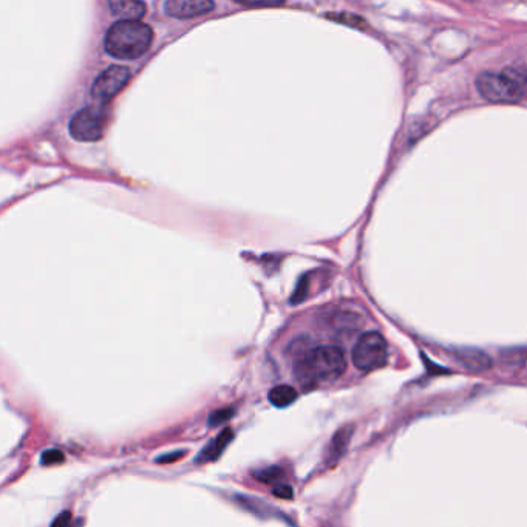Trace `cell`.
<instances>
[{
  "label": "cell",
  "instance_id": "obj_1",
  "mask_svg": "<svg viewBox=\"0 0 527 527\" xmlns=\"http://www.w3.org/2000/svg\"><path fill=\"white\" fill-rule=\"evenodd\" d=\"M153 41V30L140 21H119L107 31L104 48L107 55L130 61L146 55Z\"/></svg>",
  "mask_w": 527,
  "mask_h": 527
},
{
  "label": "cell",
  "instance_id": "obj_2",
  "mask_svg": "<svg viewBox=\"0 0 527 527\" xmlns=\"http://www.w3.org/2000/svg\"><path fill=\"white\" fill-rule=\"evenodd\" d=\"M296 371L302 379L310 381H336L347 370L344 351L333 345H322L308 351L297 362Z\"/></svg>",
  "mask_w": 527,
  "mask_h": 527
},
{
  "label": "cell",
  "instance_id": "obj_3",
  "mask_svg": "<svg viewBox=\"0 0 527 527\" xmlns=\"http://www.w3.org/2000/svg\"><path fill=\"white\" fill-rule=\"evenodd\" d=\"M388 348L382 334H362L353 350V364L361 371H374L387 364Z\"/></svg>",
  "mask_w": 527,
  "mask_h": 527
},
{
  "label": "cell",
  "instance_id": "obj_4",
  "mask_svg": "<svg viewBox=\"0 0 527 527\" xmlns=\"http://www.w3.org/2000/svg\"><path fill=\"white\" fill-rule=\"evenodd\" d=\"M107 126V115L104 110L99 107H85V109L79 110L72 121H70V135L75 138L76 141H82V143H93V141L101 140L104 135V130Z\"/></svg>",
  "mask_w": 527,
  "mask_h": 527
},
{
  "label": "cell",
  "instance_id": "obj_5",
  "mask_svg": "<svg viewBox=\"0 0 527 527\" xmlns=\"http://www.w3.org/2000/svg\"><path fill=\"white\" fill-rule=\"evenodd\" d=\"M476 89L490 102H520L514 82L510 81L506 72L481 73L476 78Z\"/></svg>",
  "mask_w": 527,
  "mask_h": 527
},
{
  "label": "cell",
  "instance_id": "obj_6",
  "mask_svg": "<svg viewBox=\"0 0 527 527\" xmlns=\"http://www.w3.org/2000/svg\"><path fill=\"white\" fill-rule=\"evenodd\" d=\"M130 70L124 65L106 68L92 85V96L99 102H109L129 84Z\"/></svg>",
  "mask_w": 527,
  "mask_h": 527
},
{
  "label": "cell",
  "instance_id": "obj_7",
  "mask_svg": "<svg viewBox=\"0 0 527 527\" xmlns=\"http://www.w3.org/2000/svg\"><path fill=\"white\" fill-rule=\"evenodd\" d=\"M214 2L209 0H169L164 4V13L175 19H192L214 10Z\"/></svg>",
  "mask_w": 527,
  "mask_h": 527
},
{
  "label": "cell",
  "instance_id": "obj_8",
  "mask_svg": "<svg viewBox=\"0 0 527 527\" xmlns=\"http://www.w3.org/2000/svg\"><path fill=\"white\" fill-rule=\"evenodd\" d=\"M232 439H234V432L231 429H225L214 441L209 442L208 446L204 447L201 450L200 455L197 456L198 464L209 463V461H215V459L220 458L221 453L225 452L226 447L231 444Z\"/></svg>",
  "mask_w": 527,
  "mask_h": 527
},
{
  "label": "cell",
  "instance_id": "obj_9",
  "mask_svg": "<svg viewBox=\"0 0 527 527\" xmlns=\"http://www.w3.org/2000/svg\"><path fill=\"white\" fill-rule=\"evenodd\" d=\"M113 16L121 17L123 21H138L146 14V5L135 0H113L109 2Z\"/></svg>",
  "mask_w": 527,
  "mask_h": 527
},
{
  "label": "cell",
  "instance_id": "obj_10",
  "mask_svg": "<svg viewBox=\"0 0 527 527\" xmlns=\"http://www.w3.org/2000/svg\"><path fill=\"white\" fill-rule=\"evenodd\" d=\"M351 435H353V427L347 425L344 429H340L336 435L333 436L330 447H328V464L333 466L339 461L344 453L347 452L348 444H350Z\"/></svg>",
  "mask_w": 527,
  "mask_h": 527
},
{
  "label": "cell",
  "instance_id": "obj_11",
  "mask_svg": "<svg viewBox=\"0 0 527 527\" xmlns=\"http://www.w3.org/2000/svg\"><path fill=\"white\" fill-rule=\"evenodd\" d=\"M456 357H458L459 362L464 367L470 368L473 371H483L492 367V362H490L489 357L481 353V351H461V353L456 354Z\"/></svg>",
  "mask_w": 527,
  "mask_h": 527
},
{
  "label": "cell",
  "instance_id": "obj_12",
  "mask_svg": "<svg viewBox=\"0 0 527 527\" xmlns=\"http://www.w3.org/2000/svg\"><path fill=\"white\" fill-rule=\"evenodd\" d=\"M268 399L274 407L286 408L296 402L297 391L289 385H277L269 391Z\"/></svg>",
  "mask_w": 527,
  "mask_h": 527
},
{
  "label": "cell",
  "instance_id": "obj_13",
  "mask_svg": "<svg viewBox=\"0 0 527 527\" xmlns=\"http://www.w3.org/2000/svg\"><path fill=\"white\" fill-rule=\"evenodd\" d=\"M510 81L514 82L520 101H527V70L526 68H506L504 70Z\"/></svg>",
  "mask_w": 527,
  "mask_h": 527
},
{
  "label": "cell",
  "instance_id": "obj_14",
  "mask_svg": "<svg viewBox=\"0 0 527 527\" xmlns=\"http://www.w3.org/2000/svg\"><path fill=\"white\" fill-rule=\"evenodd\" d=\"M283 476V470L280 467H268L255 473V478L265 484L277 483Z\"/></svg>",
  "mask_w": 527,
  "mask_h": 527
},
{
  "label": "cell",
  "instance_id": "obj_15",
  "mask_svg": "<svg viewBox=\"0 0 527 527\" xmlns=\"http://www.w3.org/2000/svg\"><path fill=\"white\" fill-rule=\"evenodd\" d=\"M65 455L58 449H48L42 453V466H56V464L64 463Z\"/></svg>",
  "mask_w": 527,
  "mask_h": 527
},
{
  "label": "cell",
  "instance_id": "obj_16",
  "mask_svg": "<svg viewBox=\"0 0 527 527\" xmlns=\"http://www.w3.org/2000/svg\"><path fill=\"white\" fill-rule=\"evenodd\" d=\"M232 416H234V408H221V410H217V412L209 416V425L211 427H217V425H221L223 422H228Z\"/></svg>",
  "mask_w": 527,
  "mask_h": 527
},
{
  "label": "cell",
  "instance_id": "obj_17",
  "mask_svg": "<svg viewBox=\"0 0 527 527\" xmlns=\"http://www.w3.org/2000/svg\"><path fill=\"white\" fill-rule=\"evenodd\" d=\"M331 19H336L339 22H345V24L350 25V27H361L364 28L365 24L362 21L361 17L350 16V14H340V16H331Z\"/></svg>",
  "mask_w": 527,
  "mask_h": 527
},
{
  "label": "cell",
  "instance_id": "obj_18",
  "mask_svg": "<svg viewBox=\"0 0 527 527\" xmlns=\"http://www.w3.org/2000/svg\"><path fill=\"white\" fill-rule=\"evenodd\" d=\"M51 527H73L72 512L65 510V512L59 514L58 518L51 523Z\"/></svg>",
  "mask_w": 527,
  "mask_h": 527
},
{
  "label": "cell",
  "instance_id": "obj_19",
  "mask_svg": "<svg viewBox=\"0 0 527 527\" xmlns=\"http://www.w3.org/2000/svg\"><path fill=\"white\" fill-rule=\"evenodd\" d=\"M272 492H274L277 498H282V500H293L294 497L291 486H276Z\"/></svg>",
  "mask_w": 527,
  "mask_h": 527
},
{
  "label": "cell",
  "instance_id": "obj_20",
  "mask_svg": "<svg viewBox=\"0 0 527 527\" xmlns=\"http://www.w3.org/2000/svg\"><path fill=\"white\" fill-rule=\"evenodd\" d=\"M184 453H186L184 452V450H180V452L169 453V455L160 456V458H157V463H161V464L175 463V461H178V459L183 458Z\"/></svg>",
  "mask_w": 527,
  "mask_h": 527
}]
</instances>
